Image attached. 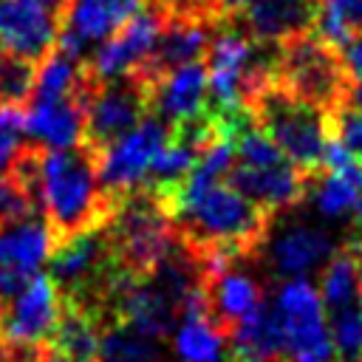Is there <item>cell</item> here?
I'll return each instance as SVG.
<instances>
[{
  "instance_id": "obj_20",
  "label": "cell",
  "mask_w": 362,
  "mask_h": 362,
  "mask_svg": "<svg viewBox=\"0 0 362 362\" xmlns=\"http://www.w3.org/2000/svg\"><path fill=\"white\" fill-rule=\"evenodd\" d=\"M320 300L325 314L362 303V255L351 246L337 249L320 269Z\"/></svg>"
},
{
  "instance_id": "obj_2",
  "label": "cell",
  "mask_w": 362,
  "mask_h": 362,
  "mask_svg": "<svg viewBox=\"0 0 362 362\" xmlns=\"http://www.w3.org/2000/svg\"><path fill=\"white\" fill-rule=\"evenodd\" d=\"M158 201L170 215L178 240L195 257L209 252L249 257L266 240L274 218L226 178L195 192H170Z\"/></svg>"
},
{
  "instance_id": "obj_12",
  "label": "cell",
  "mask_w": 362,
  "mask_h": 362,
  "mask_svg": "<svg viewBox=\"0 0 362 362\" xmlns=\"http://www.w3.org/2000/svg\"><path fill=\"white\" fill-rule=\"evenodd\" d=\"M59 34V14L34 0H0V48L40 62Z\"/></svg>"
},
{
  "instance_id": "obj_32",
  "label": "cell",
  "mask_w": 362,
  "mask_h": 362,
  "mask_svg": "<svg viewBox=\"0 0 362 362\" xmlns=\"http://www.w3.org/2000/svg\"><path fill=\"white\" fill-rule=\"evenodd\" d=\"M20 362H71L65 354H59L51 342L48 345H40V348H34V351H28Z\"/></svg>"
},
{
  "instance_id": "obj_5",
  "label": "cell",
  "mask_w": 362,
  "mask_h": 362,
  "mask_svg": "<svg viewBox=\"0 0 362 362\" xmlns=\"http://www.w3.org/2000/svg\"><path fill=\"white\" fill-rule=\"evenodd\" d=\"M274 82L331 113L345 96L348 74L339 51L322 42L314 31H305L274 45Z\"/></svg>"
},
{
  "instance_id": "obj_8",
  "label": "cell",
  "mask_w": 362,
  "mask_h": 362,
  "mask_svg": "<svg viewBox=\"0 0 362 362\" xmlns=\"http://www.w3.org/2000/svg\"><path fill=\"white\" fill-rule=\"evenodd\" d=\"M164 20H167V6L161 0H150L139 14L122 23L105 42H99L90 51V57L85 59L88 76L99 85L141 71L156 51Z\"/></svg>"
},
{
  "instance_id": "obj_1",
  "label": "cell",
  "mask_w": 362,
  "mask_h": 362,
  "mask_svg": "<svg viewBox=\"0 0 362 362\" xmlns=\"http://www.w3.org/2000/svg\"><path fill=\"white\" fill-rule=\"evenodd\" d=\"M14 170L28 184L37 209L48 221L57 240L105 226L116 198L99 181L96 150L90 144L42 150L28 144Z\"/></svg>"
},
{
  "instance_id": "obj_33",
  "label": "cell",
  "mask_w": 362,
  "mask_h": 362,
  "mask_svg": "<svg viewBox=\"0 0 362 362\" xmlns=\"http://www.w3.org/2000/svg\"><path fill=\"white\" fill-rule=\"evenodd\" d=\"M356 255H362V192L354 204V212H351V243H348Z\"/></svg>"
},
{
  "instance_id": "obj_27",
  "label": "cell",
  "mask_w": 362,
  "mask_h": 362,
  "mask_svg": "<svg viewBox=\"0 0 362 362\" xmlns=\"http://www.w3.org/2000/svg\"><path fill=\"white\" fill-rule=\"evenodd\" d=\"M25 150L28 136L20 105H0V173H8Z\"/></svg>"
},
{
  "instance_id": "obj_14",
  "label": "cell",
  "mask_w": 362,
  "mask_h": 362,
  "mask_svg": "<svg viewBox=\"0 0 362 362\" xmlns=\"http://www.w3.org/2000/svg\"><path fill=\"white\" fill-rule=\"evenodd\" d=\"M90 90L76 93V96H62V99H28V110H23L28 144L42 147V150H62V147L82 144L85 141V102Z\"/></svg>"
},
{
  "instance_id": "obj_6",
  "label": "cell",
  "mask_w": 362,
  "mask_h": 362,
  "mask_svg": "<svg viewBox=\"0 0 362 362\" xmlns=\"http://www.w3.org/2000/svg\"><path fill=\"white\" fill-rule=\"evenodd\" d=\"M272 308L280 325L286 362H337L317 286L305 277H288L277 286Z\"/></svg>"
},
{
  "instance_id": "obj_28",
  "label": "cell",
  "mask_w": 362,
  "mask_h": 362,
  "mask_svg": "<svg viewBox=\"0 0 362 362\" xmlns=\"http://www.w3.org/2000/svg\"><path fill=\"white\" fill-rule=\"evenodd\" d=\"M31 212H40V209L23 175L14 167L8 173H0V223L25 218Z\"/></svg>"
},
{
  "instance_id": "obj_29",
  "label": "cell",
  "mask_w": 362,
  "mask_h": 362,
  "mask_svg": "<svg viewBox=\"0 0 362 362\" xmlns=\"http://www.w3.org/2000/svg\"><path fill=\"white\" fill-rule=\"evenodd\" d=\"M328 133L342 144L348 147L354 156L362 158V113L354 110L351 105L339 102L331 113H328Z\"/></svg>"
},
{
  "instance_id": "obj_4",
  "label": "cell",
  "mask_w": 362,
  "mask_h": 362,
  "mask_svg": "<svg viewBox=\"0 0 362 362\" xmlns=\"http://www.w3.org/2000/svg\"><path fill=\"white\" fill-rule=\"evenodd\" d=\"M249 116L291 164H297L308 175L320 170L328 141V113L322 107L288 93L272 79L252 99Z\"/></svg>"
},
{
  "instance_id": "obj_13",
  "label": "cell",
  "mask_w": 362,
  "mask_h": 362,
  "mask_svg": "<svg viewBox=\"0 0 362 362\" xmlns=\"http://www.w3.org/2000/svg\"><path fill=\"white\" fill-rule=\"evenodd\" d=\"M308 173H303L297 164L288 158H280L274 164L263 167H246V164H232L226 181L240 189L246 198H252L257 206H263L269 215H277L294 204L303 201L308 192Z\"/></svg>"
},
{
  "instance_id": "obj_15",
  "label": "cell",
  "mask_w": 362,
  "mask_h": 362,
  "mask_svg": "<svg viewBox=\"0 0 362 362\" xmlns=\"http://www.w3.org/2000/svg\"><path fill=\"white\" fill-rule=\"evenodd\" d=\"M269 240V266L283 280L288 277H305L325 266V260L337 252L334 240L325 229L311 223H288L277 235H266Z\"/></svg>"
},
{
  "instance_id": "obj_19",
  "label": "cell",
  "mask_w": 362,
  "mask_h": 362,
  "mask_svg": "<svg viewBox=\"0 0 362 362\" xmlns=\"http://www.w3.org/2000/svg\"><path fill=\"white\" fill-rule=\"evenodd\" d=\"M226 342L235 362H286L283 337L272 303H263L249 320H243L226 337Z\"/></svg>"
},
{
  "instance_id": "obj_7",
  "label": "cell",
  "mask_w": 362,
  "mask_h": 362,
  "mask_svg": "<svg viewBox=\"0 0 362 362\" xmlns=\"http://www.w3.org/2000/svg\"><path fill=\"white\" fill-rule=\"evenodd\" d=\"M65 300L51 274L37 272L23 288L0 305V345L25 356L28 351L48 345L62 317Z\"/></svg>"
},
{
  "instance_id": "obj_16",
  "label": "cell",
  "mask_w": 362,
  "mask_h": 362,
  "mask_svg": "<svg viewBox=\"0 0 362 362\" xmlns=\"http://www.w3.org/2000/svg\"><path fill=\"white\" fill-rule=\"evenodd\" d=\"M57 238L42 218V212H31L17 221L0 223V269L28 280L34 277L42 263L51 257Z\"/></svg>"
},
{
  "instance_id": "obj_9",
  "label": "cell",
  "mask_w": 362,
  "mask_h": 362,
  "mask_svg": "<svg viewBox=\"0 0 362 362\" xmlns=\"http://www.w3.org/2000/svg\"><path fill=\"white\" fill-rule=\"evenodd\" d=\"M170 130L173 127L167 122H161L153 113H144L127 133L96 150V170L107 195L119 198L144 184L156 153L170 139Z\"/></svg>"
},
{
  "instance_id": "obj_36",
  "label": "cell",
  "mask_w": 362,
  "mask_h": 362,
  "mask_svg": "<svg viewBox=\"0 0 362 362\" xmlns=\"http://www.w3.org/2000/svg\"><path fill=\"white\" fill-rule=\"evenodd\" d=\"M34 3H40V6H45V8H54V11L59 14V11H62V3H65V0H34Z\"/></svg>"
},
{
  "instance_id": "obj_34",
  "label": "cell",
  "mask_w": 362,
  "mask_h": 362,
  "mask_svg": "<svg viewBox=\"0 0 362 362\" xmlns=\"http://www.w3.org/2000/svg\"><path fill=\"white\" fill-rule=\"evenodd\" d=\"M342 102L362 113V79H348V88H345Z\"/></svg>"
},
{
  "instance_id": "obj_17",
  "label": "cell",
  "mask_w": 362,
  "mask_h": 362,
  "mask_svg": "<svg viewBox=\"0 0 362 362\" xmlns=\"http://www.w3.org/2000/svg\"><path fill=\"white\" fill-rule=\"evenodd\" d=\"M317 0H252L238 17L240 25L263 42H283L297 34L314 31Z\"/></svg>"
},
{
  "instance_id": "obj_21",
  "label": "cell",
  "mask_w": 362,
  "mask_h": 362,
  "mask_svg": "<svg viewBox=\"0 0 362 362\" xmlns=\"http://www.w3.org/2000/svg\"><path fill=\"white\" fill-rule=\"evenodd\" d=\"M99 337H102V320L82 305L65 303L51 345L59 354H65L71 362H99Z\"/></svg>"
},
{
  "instance_id": "obj_30",
  "label": "cell",
  "mask_w": 362,
  "mask_h": 362,
  "mask_svg": "<svg viewBox=\"0 0 362 362\" xmlns=\"http://www.w3.org/2000/svg\"><path fill=\"white\" fill-rule=\"evenodd\" d=\"M249 3L252 0H204V8L215 23H229V20H238Z\"/></svg>"
},
{
  "instance_id": "obj_25",
  "label": "cell",
  "mask_w": 362,
  "mask_h": 362,
  "mask_svg": "<svg viewBox=\"0 0 362 362\" xmlns=\"http://www.w3.org/2000/svg\"><path fill=\"white\" fill-rule=\"evenodd\" d=\"M337 362H362V303L325 314Z\"/></svg>"
},
{
  "instance_id": "obj_26",
  "label": "cell",
  "mask_w": 362,
  "mask_h": 362,
  "mask_svg": "<svg viewBox=\"0 0 362 362\" xmlns=\"http://www.w3.org/2000/svg\"><path fill=\"white\" fill-rule=\"evenodd\" d=\"M37 62L0 48V105H20L31 96Z\"/></svg>"
},
{
  "instance_id": "obj_18",
  "label": "cell",
  "mask_w": 362,
  "mask_h": 362,
  "mask_svg": "<svg viewBox=\"0 0 362 362\" xmlns=\"http://www.w3.org/2000/svg\"><path fill=\"white\" fill-rule=\"evenodd\" d=\"M173 331H175L173 348H175V356L181 362H221L223 359L226 337L206 317L204 297H201V283L187 294Z\"/></svg>"
},
{
  "instance_id": "obj_31",
  "label": "cell",
  "mask_w": 362,
  "mask_h": 362,
  "mask_svg": "<svg viewBox=\"0 0 362 362\" xmlns=\"http://www.w3.org/2000/svg\"><path fill=\"white\" fill-rule=\"evenodd\" d=\"M342 68L348 74V79H362V34H356L342 51H339Z\"/></svg>"
},
{
  "instance_id": "obj_11",
  "label": "cell",
  "mask_w": 362,
  "mask_h": 362,
  "mask_svg": "<svg viewBox=\"0 0 362 362\" xmlns=\"http://www.w3.org/2000/svg\"><path fill=\"white\" fill-rule=\"evenodd\" d=\"M141 76V74H139ZM147 82V107L153 116L178 127L206 113V65L192 59L161 71L156 76H141Z\"/></svg>"
},
{
  "instance_id": "obj_35",
  "label": "cell",
  "mask_w": 362,
  "mask_h": 362,
  "mask_svg": "<svg viewBox=\"0 0 362 362\" xmlns=\"http://www.w3.org/2000/svg\"><path fill=\"white\" fill-rule=\"evenodd\" d=\"M20 359H23L20 354H11L8 348H3V345H0V362H20Z\"/></svg>"
},
{
  "instance_id": "obj_3",
  "label": "cell",
  "mask_w": 362,
  "mask_h": 362,
  "mask_svg": "<svg viewBox=\"0 0 362 362\" xmlns=\"http://www.w3.org/2000/svg\"><path fill=\"white\" fill-rule=\"evenodd\" d=\"M105 235L116 269L133 280L147 277L178 243L170 215L144 187L116 198L113 212L105 221Z\"/></svg>"
},
{
  "instance_id": "obj_22",
  "label": "cell",
  "mask_w": 362,
  "mask_h": 362,
  "mask_svg": "<svg viewBox=\"0 0 362 362\" xmlns=\"http://www.w3.org/2000/svg\"><path fill=\"white\" fill-rule=\"evenodd\" d=\"M314 34L342 51L356 34H362V0H317Z\"/></svg>"
},
{
  "instance_id": "obj_24",
  "label": "cell",
  "mask_w": 362,
  "mask_h": 362,
  "mask_svg": "<svg viewBox=\"0 0 362 362\" xmlns=\"http://www.w3.org/2000/svg\"><path fill=\"white\" fill-rule=\"evenodd\" d=\"M359 187L351 184L345 175L339 173H328V170H317L311 178H308V192L314 198V206L320 209V215L337 221V218H345L354 212V204L359 198Z\"/></svg>"
},
{
  "instance_id": "obj_10",
  "label": "cell",
  "mask_w": 362,
  "mask_h": 362,
  "mask_svg": "<svg viewBox=\"0 0 362 362\" xmlns=\"http://www.w3.org/2000/svg\"><path fill=\"white\" fill-rule=\"evenodd\" d=\"M147 107V82L139 74L99 82L93 85L85 102V144L93 150L110 144L122 133H127Z\"/></svg>"
},
{
  "instance_id": "obj_23",
  "label": "cell",
  "mask_w": 362,
  "mask_h": 362,
  "mask_svg": "<svg viewBox=\"0 0 362 362\" xmlns=\"http://www.w3.org/2000/svg\"><path fill=\"white\" fill-rule=\"evenodd\" d=\"M158 342L122 322H105L99 337V362H156Z\"/></svg>"
}]
</instances>
